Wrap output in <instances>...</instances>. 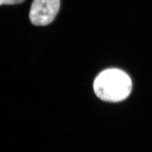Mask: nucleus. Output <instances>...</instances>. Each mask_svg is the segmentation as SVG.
Segmentation results:
<instances>
[{
  "label": "nucleus",
  "mask_w": 152,
  "mask_h": 152,
  "mask_svg": "<svg viewBox=\"0 0 152 152\" xmlns=\"http://www.w3.org/2000/svg\"><path fill=\"white\" fill-rule=\"evenodd\" d=\"M132 89L130 77L118 69H108L101 72L94 83L98 98L109 102H118L127 98Z\"/></svg>",
  "instance_id": "f257e3e1"
},
{
  "label": "nucleus",
  "mask_w": 152,
  "mask_h": 152,
  "mask_svg": "<svg viewBox=\"0 0 152 152\" xmlns=\"http://www.w3.org/2000/svg\"><path fill=\"white\" fill-rule=\"evenodd\" d=\"M60 0H33L29 19L33 25L44 26L54 20L60 9Z\"/></svg>",
  "instance_id": "f03ea898"
},
{
  "label": "nucleus",
  "mask_w": 152,
  "mask_h": 152,
  "mask_svg": "<svg viewBox=\"0 0 152 152\" xmlns=\"http://www.w3.org/2000/svg\"><path fill=\"white\" fill-rule=\"evenodd\" d=\"M25 0H0V6L2 5H15L19 4Z\"/></svg>",
  "instance_id": "7ed1b4c3"
}]
</instances>
